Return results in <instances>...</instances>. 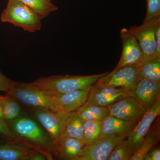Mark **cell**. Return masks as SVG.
Returning a JSON list of instances; mask_svg holds the SVG:
<instances>
[{
	"label": "cell",
	"mask_w": 160,
	"mask_h": 160,
	"mask_svg": "<svg viewBox=\"0 0 160 160\" xmlns=\"http://www.w3.org/2000/svg\"><path fill=\"white\" fill-rule=\"evenodd\" d=\"M6 122L18 141L42 152L47 160L60 159L57 144L37 121L24 114Z\"/></svg>",
	"instance_id": "1"
},
{
	"label": "cell",
	"mask_w": 160,
	"mask_h": 160,
	"mask_svg": "<svg viewBox=\"0 0 160 160\" xmlns=\"http://www.w3.org/2000/svg\"><path fill=\"white\" fill-rule=\"evenodd\" d=\"M109 72L89 76L53 75L40 78L31 83L50 95L58 96L78 89L89 90L99 79Z\"/></svg>",
	"instance_id": "2"
},
{
	"label": "cell",
	"mask_w": 160,
	"mask_h": 160,
	"mask_svg": "<svg viewBox=\"0 0 160 160\" xmlns=\"http://www.w3.org/2000/svg\"><path fill=\"white\" fill-rule=\"evenodd\" d=\"M8 94L20 104L29 109H48L61 110L51 95L46 93L31 83L14 82Z\"/></svg>",
	"instance_id": "3"
},
{
	"label": "cell",
	"mask_w": 160,
	"mask_h": 160,
	"mask_svg": "<svg viewBox=\"0 0 160 160\" xmlns=\"http://www.w3.org/2000/svg\"><path fill=\"white\" fill-rule=\"evenodd\" d=\"M1 20L30 32L38 31L42 27V20L38 15L19 0H9L7 7L1 15Z\"/></svg>",
	"instance_id": "4"
},
{
	"label": "cell",
	"mask_w": 160,
	"mask_h": 160,
	"mask_svg": "<svg viewBox=\"0 0 160 160\" xmlns=\"http://www.w3.org/2000/svg\"><path fill=\"white\" fill-rule=\"evenodd\" d=\"M35 119L49 134L55 143L62 137L69 114L62 111L48 109H29Z\"/></svg>",
	"instance_id": "5"
},
{
	"label": "cell",
	"mask_w": 160,
	"mask_h": 160,
	"mask_svg": "<svg viewBox=\"0 0 160 160\" xmlns=\"http://www.w3.org/2000/svg\"><path fill=\"white\" fill-rule=\"evenodd\" d=\"M160 23V17L155 18L143 22L141 26H130L128 29L137 40L142 49L143 55L142 63L156 55L155 30Z\"/></svg>",
	"instance_id": "6"
},
{
	"label": "cell",
	"mask_w": 160,
	"mask_h": 160,
	"mask_svg": "<svg viewBox=\"0 0 160 160\" xmlns=\"http://www.w3.org/2000/svg\"><path fill=\"white\" fill-rule=\"evenodd\" d=\"M126 138L113 135L102 136L94 142L85 145L75 160H106L118 143Z\"/></svg>",
	"instance_id": "7"
},
{
	"label": "cell",
	"mask_w": 160,
	"mask_h": 160,
	"mask_svg": "<svg viewBox=\"0 0 160 160\" xmlns=\"http://www.w3.org/2000/svg\"><path fill=\"white\" fill-rule=\"evenodd\" d=\"M160 113V99L151 107L146 109L143 116L127 137L129 147L133 153L142 144L152 123Z\"/></svg>",
	"instance_id": "8"
},
{
	"label": "cell",
	"mask_w": 160,
	"mask_h": 160,
	"mask_svg": "<svg viewBox=\"0 0 160 160\" xmlns=\"http://www.w3.org/2000/svg\"><path fill=\"white\" fill-rule=\"evenodd\" d=\"M139 66H129L115 69L100 78L94 85L100 87H123L130 89L137 83Z\"/></svg>",
	"instance_id": "9"
},
{
	"label": "cell",
	"mask_w": 160,
	"mask_h": 160,
	"mask_svg": "<svg viewBox=\"0 0 160 160\" xmlns=\"http://www.w3.org/2000/svg\"><path fill=\"white\" fill-rule=\"evenodd\" d=\"M127 94L148 109L160 99V82L146 79L140 80L129 89Z\"/></svg>",
	"instance_id": "10"
},
{
	"label": "cell",
	"mask_w": 160,
	"mask_h": 160,
	"mask_svg": "<svg viewBox=\"0 0 160 160\" xmlns=\"http://www.w3.org/2000/svg\"><path fill=\"white\" fill-rule=\"evenodd\" d=\"M122 51L116 69L129 66H139L142 60V52L136 38L128 29L123 28L120 32Z\"/></svg>",
	"instance_id": "11"
},
{
	"label": "cell",
	"mask_w": 160,
	"mask_h": 160,
	"mask_svg": "<svg viewBox=\"0 0 160 160\" xmlns=\"http://www.w3.org/2000/svg\"><path fill=\"white\" fill-rule=\"evenodd\" d=\"M129 89L123 87H100L94 86L89 90L86 102L108 107L123 98L128 97Z\"/></svg>",
	"instance_id": "12"
},
{
	"label": "cell",
	"mask_w": 160,
	"mask_h": 160,
	"mask_svg": "<svg viewBox=\"0 0 160 160\" xmlns=\"http://www.w3.org/2000/svg\"><path fill=\"white\" fill-rule=\"evenodd\" d=\"M109 115L125 121L140 120L146 108L132 97H126L107 107Z\"/></svg>",
	"instance_id": "13"
},
{
	"label": "cell",
	"mask_w": 160,
	"mask_h": 160,
	"mask_svg": "<svg viewBox=\"0 0 160 160\" xmlns=\"http://www.w3.org/2000/svg\"><path fill=\"white\" fill-rule=\"evenodd\" d=\"M35 149L18 141L0 142V160H31Z\"/></svg>",
	"instance_id": "14"
},
{
	"label": "cell",
	"mask_w": 160,
	"mask_h": 160,
	"mask_svg": "<svg viewBox=\"0 0 160 160\" xmlns=\"http://www.w3.org/2000/svg\"><path fill=\"white\" fill-rule=\"evenodd\" d=\"M89 90L78 89L58 96H51L60 109L66 113L77 111L86 103Z\"/></svg>",
	"instance_id": "15"
},
{
	"label": "cell",
	"mask_w": 160,
	"mask_h": 160,
	"mask_svg": "<svg viewBox=\"0 0 160 160\" xmlns=\"http://www.w3.org/2000/svg\"><path fill=\"white\" fill-rule=\"evenodd\" d=\"M139 121H125L108 116L102 122V136L113 135L127 138Z\"/></svg>",
	"instance_id": "16"
},
{
	"label": "cell",
	"mask_w": 160,
	"mask_h": 160,
	"mask_svg": "<svg viewBox=\"0 0 160 160\" xmlns=\"http://www.w3.org/2000/svg\"><path fill=\"white\" fill-rule=\"evenodd\" d=\"M60 159L75 160L85 146L82 141L75 138L63 136L57 142Z\"/></svg>",
	"instance_id": "17"
},
{
	"label": "cell",
	"mask_w": 160,
	"mask_h": 160,
	"mask_svg": "<svg viewBox=\"0 0 160 160\" xmlns=\"http://www.w3.org/2000/svg\"><path fill=\"white\" fill-rule=\"evenodd\" d=\"M146 79L160 82V56L155 55L149 60L139 65L137 82Z\"/></svg>",
	"instance_id": "18"
},
{
	"label": "cell",
	"mask_w": 160,
	"mask_h": 160,
	"mask_svg": "<svg viewBox=\"0 0 160 160\" xmlns=\"http://www.w3.org/2000/svg\"><path fill=\"white\" fill-rule=\"evenodd\" d=\"M160 139V130L158 127L152 129L150 128L142 144L134 152L130 160H144L146 155L159 142Z\"/></svg>",
	"instance_id": "19"
},
{
	"label": "cell",
	"mask_w": 160,
	"mask_h": 160,
	"mask_svg": "<svg viewBox=\"0 0 160 160\" xmlns=\"http://www.w3.org/2000/svg\"><path fill=\"white\" fill-rule=\"evenodd\" d=\"M84 121H96L102 122L109 115L107 107H102L86 102L76 111Z\"/></svg>",
	"instance_id": "20"
},
{
	"label": "cell",
	"mask_w": 160,
	"mask_h": 160,
	"mask_svg": "<svg viewBox=\"0 0 160 160\" xmlns=\"http://www.w3.org/2000/svg\"><path fill=\"white\" fill-rule=\"evenodd\" d=\"M0 105L3 118L6 121L14 119L24 114L20 103L9 95H0Z\"/></svg>",
	"instance_id": "21"
},
{
	"label": "cell",
	"mask_w": 160,
	"mask_h": 160,
	"mask_svg": "<svg viewBox=\"0 0 160 160\" xmlns=\"http://www.w3.org/2000/svg\"><path fill=\"white\" fill-rule=\"evenodd\" d=\"M84 121L76 111L69 113L66 130L63 137L75 138L83 142Z\"/></svg>",
	"instance_id": "22"
},
{
	"label": "cell",
	"mask_w": 160,
	"mask_h": 160,
	"mask_svg": "<svg viewBox=\"0 0 160 160\" xmlns=\"http://www.w3.org/2000/svg\"><path fill=\"white\" fill-rule=\"evenodd\" d=\"M31 8L41 20L48 17L52 12L58 10L57 6L51 1L47 0H19Z\"/></svg>",
	"instance_id": "23"
},
{
	"label": "cell",
	"mask_w": 160,
	"mask_h": 160,
	"mask_svg": "<svg viewBox=\"0 0 160 160\" xmlns=\"http://www.w3.org/2000/svg\"><path fill=\"white\" fill-rule=\"evenodd\" d=\"M102 136V122L90 120L84 121L83 142L85 145L94 142Z\"/></svg>",
	"instance_id": "24"
},
{
	"label": "cell",
	"mask_w": 160,
	"mask_h": 160,
	"mask_svg": "<svg viewBox=\"0 0 160 160\" xmlns=\"http://www.w3.org/2000/svg\"><path fill=\"white\" fill-rule=\"evenodd\" d=\"M133 154L128 140L125 139L116 146L107 160H130Z\"/></svg>",
	"instance_id": "25"
},
{
	"label": "cell",
	"mask_w": 160,
	"mask_h": 160,
	"mask_svg": "<svg viewBox=\"0 0 160 160\" xmlns=\"http://www.w3.org/2000/svg\"><path fill=\"white\" fill-rule=\"evenodd\" d=\"M147 10L143 22L160 17V0H146Z\"/></svg>",
	"instance_id": "26"
},
{
	"label": "cell",
	"mask_w": 160,
	"mask_h": 160,
	"mask_svg": "<svg viewBox=\"0 0 160 160\" xmlns=\"http://www.w3.org/2000/svg\"><path fill=\"white\" fill-rule=\"evenodd\" d=\"M0 138L6 141H18L11 132L6 120L3 118H0Z\"/></svg>",
	"instance_id": "27"
},
{
	"label": "cell",
	"mask_w": 160,
	"mask_h": 160,
	"mask_svg": "<svg viewBox=\"0 0 160 160\" xmlns=\"http://www.w3.org/2000/svg\"><path fill=\"white\" fill-rule=\"evenodd\" d=\"M13 82V81L9 79L0 72V91L8 93Z\"/></svg>",
	"instance_id": "28"
},
{
	"label": "cell",
	"mask_w": 160,
	"mask_h": 160,
	"mask_svg": "<svg viewBox=\"0 0 160 160\" xmlns=\"http://www.w3.org/2000/svg\"><path fill=\"white\" fill-rule=\"evenodd\" d=\"M145 160H160V149L159 147L149 151L144 158Z\"/></svg>",
	"instance_id": "29"
},
{
	"label": "cell",
	"mask_w": 160,
	"mask_h": 160,
	"mask_svg": "<svg viewBox=\"0 0 160 160\" xmlns=\"http://www.w3.org/2000/svg\"><path fill=\"white\" fill-rule=\"evenodd\" d=\"M156 55L160 56V23L155 30Z\"/></svg>",
	"instance_id": "30"
},
{
	"label": "cell",
	"mask_w": 160,
	"mask_h": 160,
	"mask_svg": "<svg viewBox=\"0 0 160 160\" xmlns=\"http://www.w3.org/2000/svg\"><path fill=\"white\" fill-rule=\"evenodd\" d=\"M47 160L46 157L40 152L36 150L32 155L31 160Z\"/></svg>",
	"instance_id": "31"
},
{
	"label": "cell",
	"mask_w": 160,
	"mask_h": 160,
	"mask_svg": "<svg viewBox=\"0 0 160 160\" xmlns=\"http://www.w3.org/2000/svg\"><path fill=\"white\" fill-rule=\"evenodd\" d=\"M0 118H3L2 111V107L0 105Z\"/></svg>",
	"instance_id": "32"
},
{
	"label": "cell",
	"mask_w": 160,
	"mask_h": 160,
	"mask_svg": "<svg viewBox=\"0 0 160 160\" xmlns=\"http://www.w3.org/2000/svg\"><path fill=\"white\" fill-rule=\"evenodd\" d=\"M5 141V140L2 139L0 138V142H2V141Z\"/></svg>",
	"instance_id": "33"
},
{
	"label": "cell",
	"mask_w": 160,
	"mask_h": 160,
	"mask_svg": "<svg viewBox=\"0 0 160 160\" xmlns=\"http://www.w3.org/2000/svg\"><path fill=\"white\" fill-rule=\"evenodd\" d=\"M47 1H51V0H47Z\"/></svg>",
	"instance_id": "34"
}]
</instances>
